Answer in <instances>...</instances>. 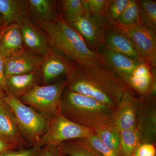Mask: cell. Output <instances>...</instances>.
I'll return each mask as SVG.
<instances>
[{
  "label": "cell",
  "instance_id": "cell-1",
  "mask_svg": "<svg viewBox=\"0 0 156 156\" xmlns=\"http://www.w3.org/2000/svg\"><path fill=\"white\" fill-rule=\"evenodd\" d=\"M66 88L94 98L117 109L124 93L130 89L125 81L104 66L76 64L66 76Z\"/></svg>",
  "mask_w": 156,
  "mask_h": 156
},
{
  "label": "cell",
  "instance_id": "cell-2",
  "mask_svg": "<svg viewBox=\"0 0 156 156\" xmlns=\"http://www.w3.org/2000/svg\"><path fill=\"white\" fill-rule=\"evenodd\" d=\"M59 111L69 119L92 130L115 126L117 109L66 88L62 95Z\"/></svg>",
  "mask_w": 156,
  "mask_h": 156
},
{
  "label": "cell",
  "instance_id": "cell-3",
  "mask_svg": "<svg viewBox=\"0 0 156 156\" xmlns=\"http://www.w3.org/2000/svg\"><path fill=\"white\" fill-rule=\"evenodd\" d=\"M40 27L44 31L52 50L77 64L103 66L98 53L90 50L80 36L60 16Z\"/></svg>",
  "mask_w": 156,
  "mask_h": 156
},
{
  "label": "cell",
  "instance_id": "cell-4",
  "mask_svg": "<svg viewBox=\"0 0 156 156\" xmlns=\"http://www.w3.org/2000/svg\"><path fill=\"white\" fill-rule=\"evenodd\" d=\"M4 99L14 112L23 139L32 146L37 145L47 131L50 120L13 95L7 94Z\"/></svg>",
  "mask_w": 156,
  "mask_h": 156
},
{
  "label": "cell",
  "instance_id": "cell-5",
  "mask_svg": "<svg viewBox=\"0 0 156 156\" xmlns=\"http://www.w3.org/2000/svg\"><path fill=\"white\" fill-rule=\"evenodd\" d=\"M66 87V79L49 85H37L19 99L50 120L60 112L62 95Z\"/></svg>",
  "mask_w": 156,
  "mask_h": 156
},
{
  "label": "cell",
  "instance_id": "cell-6",
  "mask_svg": "<svg viewBox=\"0 0 156 156\" xmlns=\"http://www.w3.org/2000/svg\"><path fill=\"white\" fill-rule=\"evenodd\" d=\"M93 134L94 130L78 125L59 112L50 120L47 131L39 140L37 145L41 147L57 146L64 141L87 138Z\"/></svg>",
  "mask_w": 156,
  "mask_h": 156
},
{
  "label": "cell",
  "instance_id": "cell-7",
  "mask_svg": "<svg viewBox=\"0 0 156 156\" xmlns=\"http://www.w3.org/2000/svg\"><path fill=\"white\" fill-rule=\"evenodd\" d=\"M84 8L86 12L83 16L69 25L80 36L90 50L97 53L104 44L105 37L111 23L103 14H91L88 6Z\"/></svg>",
  "mask_w": 156,
  "mask_h": 156
},
{
  "label": "cell",
  "instance_id": "cell-8",
  "mask_svg": "<svg viewBox=\"0 0 156 156\" xmlns=\"http://www.w3.org/2000/svg\"><path fill=\"white\" fill-rule=\"evenodd\" d=\"M132 42L140 56L152 69L156 68V33L142 24L125 26L110 23Z\"/></svg>",
  "mask_w": 156,
  "mask_h": 156
},
{
  "label": "cell",
  "instance_id": "cell-9",
  "mask_svg": "<svg viewBox=\"0 0 156 156\" xmlns=\"http://www.w3.org/2000/svg\"><path fill=\"white\" fill-rule=\"evenodd\" d=\"M156 108V92L138 98L136 128L141 136V144H154L155 140Z\"/></svg>",
  "mask_w": 156,
  "mask_h": 156
},
{
  "label": "cell",
  "instance_id": "cell-10",
  "mask_svg": "<svg viewBox=\"0 0 156 156\" xmlns=\"http://www.w3.org/2000/svg\"><path fill=\"white\" fill-rule=\"evenodd\" d=\"M0 139L14 150L29 144L22 137L14 112L4 98H0Z\"/></svg>",
  "mask_w": 156,
  "mask_h": 156
},
{
  "label": "cell",
  "instance_id": "cell-11",
  "mask_svg": "<svg viewBox=\"0 0 156 156\" xmlns=\"http://www.w3.org/2000/svg\"><path fill=\"white\" fill-rule=\"evenodd\" d=\"M17 24L21 30L26 51L43 57L51 53L52 49L48 37L41 27L30 19L25 20Z\"/></svg>",
  "mask_w": 156,
  "mask_h": 156
},
{
  "label": "cell",
  "instance_id": "cell-12",
  "mask_svg": "<svg viewBox=\"0 0 156 156\" xmlns=\"http://www.w3.org/2000/svg\"><path fill=\"white\" fill-rule=\"evenodd\" d=\"M103 66L108 69L126 82L135 69L142 62L112 50L104 44L97 52Z\"/></svg>",
  "mask_w": 156,
  "mask_h": 156
},
{
  "label": "cell",
  "instance_id": "cell-13",
  "mask_svg": "<svg viewBox=\"0 0 156 156\" xmlns=\"http://www.w3.org/2000/svg\"><path fill=\"white\" fill-rule=\"evenodd\" d=\"M76 64V62L52 50L48 56L44 57L40 68L44 85H49L63 76H67Z\"/></svg>",
  "mask_w": 156,
  "mask_h": 156
},
{
  "label": "cell",
  "instance_id": "cell-14",
  "mask_svg": "<svg viewBox=\"0 0 156 156\" xmlns=\"http://www.w3.org/2000/svg\"><path fill=\"white\" fill-rule=\"evenodd\" d=\"M44 57L24 50L17 55L5 58L4 72L5 78L25 74L41 68Z\"/></svg>",
  "mask_w": 156,
  "mask_h": 156
},
{
  "label": "cell",
  "instance_id": "cell-15",
  "mask_svg": "<svg viewBox=\"0 0 156 156\" xmlns=\"http://www.w3.org/2000/svg\"><path fill=\"white\" fill-rule=\"evenodd\" d=\"M138 98L131 89L125 92L117 109L115 125L119 131L136 128Z\"/></svg>",
  "mask_w": 156,
  "mask_h": 156
},
{
  "label": "cell",
  "instance_id": "cell-16",
  "mask_svg": "<svg viewBox=\"0 0 156 156\" xmlns=\"http://www.w3.org/2000/svg\"><path fill=\"white\" fill-rule=\"evenodd\" d=\"M156 69L147 62H142L134 70L126 82L133 91L140 95L156 92Z\"/></svg>",
  "mask_w": 156,
  "mask_h": 156
},
{
  "label": "cell",
  "instance_id": "cell-17",
  "mask_svg": "<svg viewBox=\"0 0 156 156\" xmlns=\"http://www.w3.org/2000/svg\"><path fill=\"white\" fill-rule=\"evenodd\" d=\"M24 50L22 33L17 23L1 28L0 55L6 58L22 53Z\"/></svg>",
  "mask_w": 156,
  "mask_h": 156
},
{
  "label": "cell",
  "instance_id": "cell-18",
  "mask_svg": "<svg viewBox=\"0 0 156 156\" xmlns=\"http://www.w3.org/2000/svg\"><path fill=\"white\" fill-rule=\"evenodd\" d=\"M30 19L40 26L60 17L59 2L55 0H28Z\"/></svg>",
  "mask_w": 156,
  "mask_h": 156
},
{
  "label": "cell",
  "instance_id": "cell-19",
  "mask_svg": "<svg viewBox=\"0 0 156 156\" xmlns=\"http://www.w3.org/2000/svg\"><path fill=\"white\" fill-rule=\"evenodd\" d=\"M104 43L115 52L136 61L145 62L131 41L125 34L114 28L111 24L105 37Z\"/></svg>",
  "mask_w": 156,
  "mask_h": 156
},
{
  "label": "cell",
  "instance_id": "cell-20",
  "mask_svg": "<svg viewBox=\"0 0 156 156\" xmlns=\"http://www.w3.org/2000/svg\"><path fill=\"white\" fill-rule=\"evenodd\" d=\"M42 81L40 68L29 73L8 77L5 80L8 89L7 94L19 98L30 92Z\"/></svg>",
  "mask_w": 156,
  "mask_h": 156
},
{
  "label": "cell",
  "instance_id": "cell-21",
  "mask_svg": "<svg viewBox=\"0 0 156 156\" xmlns=\"http://www.w3.org/2000/svg\"><path fill=\"white\" fill-rule=\"evenodd\" d=\"M0 14L3 27L30 19L28 0H0Z\"/></svg>",
  "mask_w": 156,
  "mask_h": 156
},
{
  "label": "cell",
  "instance_id": "cell-22",
  "mask_svg": "<svg viewBox=\"0 0 156 156\" xmlns=\"http://www.w3.org/2000/svg\"><path fill=\"white\" fill-rule=\"evenodd\" d=\"M58 146L62 156H103L90 145L86 138L67 140Z\"/></svg>",
  "mask_w": 156,
  "mask_h": 156
},
{
  "label": "cell",
  "instance_id": "cell-23",
  "mask_svg": "<svg viewBox=\"0 0 156 156\" xmlns=\"http://www.w3.org/2000/svg\"><path fill=\"white\" fill-rule=\"evenodd\" d=\"M58 2L60 17L68 25L77 21L85 14L82 0H62Z\"/></svg>",
  "mask_w": 156,
  "mask_h": 156
},
{
  "label": "cell",
  "instance_id": "cell-24",
  "mask_svg": "<svg viewBox=\"0 0 156 156\" xmlns=\"http://www.w3.org/2000/svg\"><path fill=\"white\" fill-rule=\"evenodd\" d=\"M121 156H132L140 144L141 136L137 128L120 131Z\"/></svg>",
  "mask_w": 156,
  "mask_h": 156
},
{
  "label": "cell",
  "instance_id": "cell-25",
  "mask_svg": "<svg viewBox=\"0 0 156 156\" xmlns=\"http://www.w3.org/2000/svg\"><path fill=\"white\" fill-rule=\"evenodd\" d=\"M93 130L95 135L106 146L121 156L120 131L115 126H108Z\"/></svg>",
  "mask_w": 156,
  "mask_h": 156
},
{
  "label": "cell",
  "instance_id": "cell-26",
  "mask_svg": "<svg viewBox=\"0 0 156 156\" xmlns=\"http://www.w3.org/2000/svg\"><path fill=\"white\" fill-rule=\"evenodd\" d=\"M141 24L156 33V1L138 0Z\"/></svg>",
  "mask_w": 156,
  "mask_h": 156
},
{
  "label": "cell",
  "instance_id": "cell-27",
  "mask_svg": "<svg viewBox=\"0 0 156 156\" xmlns=\"http://www.w3.org/2000/svg\"><path fill=\"white\" fill-rule=\"evenodd\" d=\"M115 23L125 26L142 24L138 0H130L128 6Z\"/></svg>",
  "mask_w": 156,
  "mask_h": 156
},
{
  "label": "cell",
  "instance_id": "cell-28",
  "mask_svg": "<svg viewBox=\"0 0 156 156\" xmlns=\"http://www.w3.org/2000/svg\"><path fill=\"white\" fill-rule=\"evenodd\" d=\"M130 0H108L103 14L110 23L116 22Z\"/></svg>",
  "mask_w": 156,
  "mask_h": 156
},
{
  "label": "cell",
  "instance_id": "cell-29",
  "mask_svg": "<svg viewBox=\"0 0 156 156\" xmlns=\"http://www.w3.org/2000/svg\"><path fill=\"white\" fill-rule=\"evenodd\" d=\"M90 145L103 156H120L114 151L106 146L95 134L86 138Z\"/></svg>",
  "mask_w": 156,
  "mask_h": 156
},
{
  "label": "cell",
  "instance_id": "cell-30",
  "mask_svg": "<svg viewBox=\"0 0 156 156\" xmlns=\"http://www.w3.org/2000/svg\"><path fill=\"white\" fill-rule=\"evenodd\" d=\"M42 148L35 145L29 148L10 150L0 153V156H39Z\"/></svg>",
  "mask_w": 156,
  "mask_h": 156
},
{
  "label": "cell",
  "instance_id": "cell-31",
  "mask_svg": "<svg viewBox=\"0 0 156 156\" xmlns=\"http://www.w3.org/2000/svg\"><path fill=\"white\" fill-rule=\"evenodd\" d=\"M89 12L94 15L103 14L108 0H86ZM104 15V14H103Z\"/></svg>",
  "mask_w": 156,
  "mask_h": 156
},
{
  "label": "cell",
  "instance_id": "cell-32",
  "mask_svg": "<svg viewBox=\"0 0 156 156\" xmlns=\"http://www.w3.org/2000/svg\"><path fill=\"white\" fill-rule=\"evenodd\" d=\"M135 156H156V148L153 143L141 144L133 154Z\"/></svg>",
  "mask_w": 156,
  "mask_h": 156
},
{
  "label": "cell",
  "instance_id": "cell-33",
  "mask_svg": "<svg viewBox=\"0 0 156 156\" xmlns=\"http://www.w3.org/2000/svg\"><path fill=\"white\" fill-rule=\"evenodd\" d=\"M58 146H49L42 148L39 156H62Z\"/></svg>",
  "mask_w": 156,
  "mask_h": 156
},
{
  "label": "cell",
  "instance_id": "cell-34",
  "mask_svg": "<svg viewBox=\"0 0 156 156\" xmlns=\"http://www.w3.org/2000/svg\"><path fill=\"white\" fill-rule=\"evenodd\" d=\"M5 57L0 55V89H2L5 94L8 93L6 86L5 72H4V62Z\"/></svg>",
  "mask_w": 156,
  "mask_h": 156
},
{
  "label": "cell",
  "instance_id": "cell-35",
  "mask_svg": "<svg viewBox=\"0 0 156 156\" xmlns=\"http://www.w3.org/2000/svg\"><path fill=\"white\" fill-rule=\"evenodd\" d=\"M14 150L9 144L4 142L2 140L0 139V153L4 151Z\"/></svg>",
  "mask_w": 156,
  "mask_h": 156
},
{
  "label": "cell",
  "instance_id": "cell-36",
  "mask_svg": "<svg viewBox=\"0 0 156 156\" xmlns=\"http://www.w3.org/2000/svg\"><path fill=\"white\" fill-rule=\"evenodd\" d=\"M5 95L6 94L5 92L2 89H0V98H4Z\"/></svg>",
  "mask_w": 156,
  "mask_h": 156
},
{
  "label": "cell",
  "instance_id": "cell-37",
  "mask_svg": "<svg viewBox=\"0 0 156 156\" xmlns=\"http://www.w3.org/2000/svg\"><path fill=\"white\" fill-rule=\"evenodd\" d=\"M3 27L2 19V16L0 14V28Z\"/></svg>",
  "mask_w": 156,
  "mask_h": 156
},
{
  "label": "cell",
  "instance_id": "cell-38",
  "mask_svg": "<svg viewBox=\"0 0 156 156\" xmlns=\"http://www.w3.org/2000/svg\"><path fill=\"white\" fill-rule=\"evenodd\" d=\"M2 28V27H1ZM1 28H0V32H1Z\"/></svg>",
  "mask_w": 156,
  "mask_h": 156
},
{
  "label": "cell",
  "instance_id": "cell-39",
  "mask_svg": "<svg viewBox=\"0 0 156 156\" xmlns=\"http://www.w3.org/2000/svg\"><path fill=\"white\" fill-rule=\"evenodd\" d=\"M132 156H134V154H133V155H132Z\"/></svg>",
  "mask_w": 156,
  "mask_h": 156
},
{
  "label": "cell",
  "instance_id": "cell-40",
  "mask_svg": "<svg viewBox=\"0 0 156 156\" xmlns=\"http://www.w3.org/2000/svg\"><path fill=\"white\" fill-rule=\"evenodd\" d=\"M65 156V155H63V156Z\"/></svg>",
  "mask_w": 156,
  "mask_h": 156
}]
</instances>
